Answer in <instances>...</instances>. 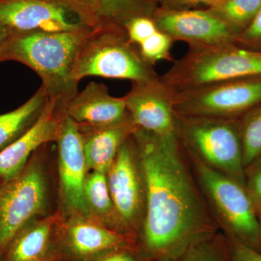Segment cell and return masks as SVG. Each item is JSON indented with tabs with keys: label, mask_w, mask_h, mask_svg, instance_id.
<instances>
[{
	"label": "cell",
	"mask_w": 261,
	"mask_h": 261,
	"mask_svg": "<svg viewBox=\"0 0 261 261\" xmlns=\"http://www.w3.org/2000/svg\"><path fill=\"white\" fill-rule=\"evenodd\" d=\"M128 37L137 46L158 32L152 17L140 16L132 19L125 25Z\"/></svg>",
	"instance_id": "cell-27"
},
{
	"label": "cell",
	"mask_w": 261,
	"mask_h": 261,
	"mask_svg": "<svg viewBox=\"0 0 261 261\" xmlns=\"http://www.w3.org/2000/svg\"><path fill=\"white\" fill-rule=\"evenodd\" d=\"M11 36L12 34L9 29L0 23V63H3L2 56H3V50H4L5 45Z\"/></svg>",
	"instance_id": "cell-31"
},
{
	"label": "cell",
	"mask_w": 261,
	"mask_h": 261,
	"mask_svg": "<svg viewBox=\"0 0 261 261\" xmlns=\"http://www.w3.org/2000/svg\"><path fill=\"white\" fill-rule=\"evenodd\" d=\"M84 200L89 219L118 232L135 235L130 232L117 212L106 173L97 171L88 173L84 185Z\"/></svg>",
	"instance_id": "cell-20"
},
{
	"label": "cell",
	"mask_w": 261,
	"mask_h": 261,
	"mask_svg": "<svg viewBox=\"0 0 261 261\" xmlns=\"http://www.w3.org/2000/svg\"><path fill=\"white\" fill-rule=\"evenodd\" d=\"M174 92L161 79L152 82H132L124 96L126 108L137 128L161 137L175 134Z\"/></svg>",
	"instance_id": "cell-13"
},
{
	"label": "cell",
	"mask_w": 261,
	"mask_h": 261,
	"mask_svg": "<svg viewBox=\"0 0 261 261\" xmlns=\"http://www.w3.org/2000/svg\"><path fill=\"white\" fill-rule=\"evenodd\" d=\"M173 42L167 34L159 30L140 44L139 49L144 60L154 66L159 61H172L171 49Z\"/></svg>",
	"instance_id": "cell-25"
},
{
	"label": "cell",
	"mask_w": 261,
	"mask_h": 261,
	"mask_svg": "<svg viewBox=\"0 0 261 261\" xmlns=\"http://www.w3.org/2000/svg\"><path fill=\"white\" fill-rule=\"evenodd\" d=\"M259 220H260V247H259V250L261 252V217H259Z\"/></svg>",
	"instance_id": "cell-33"
},
{
	"label": "cell",
	"mask_w": 261,
	"mask_h": 261,
	"mask_svg": "<svg viewBox=\"0 0 261 261\" xmlns=\"http://www.w3.org/2000/svg\"><path fill=\"white\" fill-rule=\"evenodd\" d=\"M65 111L48 98L37 122L21 137L0 151V184L14 177L42 147L56 142Z\"/></svg>",
	"instance_id": "cell-14"
},
{
	"label": "cell",
	"mask_w": 261,
	"mask_h": 261,
	"mask_svg": "<svg viewBox=\"0 0 261 261\" xmlns=\"http://www.w3.org/2000/svg\"><path fill=\"white\" fill-rule=\"evenodd\" d=\"M187 156L218 226L226 236L259 250L260 220L246 189L195 158Z\"/></svg>",
	"instance_id": "cell-6"
},
{
	"label": "cell",
	"mask_w": 261,
	"mask_h": 261,
	"mask_svg": "<svg viewBox=\"0 0 261 261\" xmlns=\"http://www.w3.org/2000/svg\"><path fill=\"white\" fill-rule=\"evenodd\" d=\"M253 76H261V51L229 44L190 47L160 79L175 93Z\"/></svg>",
	"instance_id": "cell-5"
},
{
	"label": "cell",
	"mask_w": 261,
	"mask_h": 261,
	"mask_svg": "<svg viewBox=\"0 0 261 261\" xmlns=\"http://www.w3.org/2000/svg\"><path fill=\"white\" fill-rule=\"evenodd\" d=\"M245 188L257 216L261 217V155L245 168Z\"/></svg>",
	"instance_id": "cell-26"
},
{
	"label": "cell",
	"mask_w": 261,
	"mask_h": 261,
	"mask_svg": "<svg viewBox=\"0 0 261 261\" xmlns=\"http://www.w3.org/2000/svg\"><path fill=\"white\" fill-rule=\"evenodd\" d=\"M245 168L261 155V103L239 119Z\"/></svg>",
	"instance_id": "cell-24"
},
{
	"label": "cell",
	"mask_w": 261,
	"mask_h": 261,
	"mask_svg": "<svg viewBox=\"0 0 261 261\" xmlns=\"http://www.w3.org/2000/svg\"><path fill=\"white\" fill-rule=\"evenodd\" d=\"M237 45L255 51H261V9L251 23L239 35Z\"/></svg>",
	"instance_id": "cell-28"
},
{
	"label": "cell",
	"mask_w": 261,
	"mask_h": 261,
	"mask_svg": "<svg viewBox=\"0 0 261 261\" xmlns=\"http://www.w3.org/2000/svg\"><path fill=\"white\" fill-rule=\"evenodd\" d=\"M37 154L14 177L0 184V257L18 231L44 212L45 170Z\"/></svg>",
	"instance_id": "cell-7"
},
{
	"label": "cell",
	"mask_w": 261,
	"mask_h": 261,
	"mask_svg": "<svg viewBox=\"0 0 261 261\" xmlns=\"http://www.w3.org/2000/svg\"><path fill=\"white\" fill-rule=\"evenodd\" d=\"M60 195L67 216L89 218L84 200L88 174L83 142L78 124L65 116L58 140Z\"/></svg>",
	"instance_id": "cell-12"
},
{
	"label": "cell",
	"mask_w": 261,
	"mask_h": 261,
	"mask_svg": "<svg viewBox=\"0 0 261 261\" xmlns=\"http://www.w3.org/2000/svg\"><path fill=\"white\" fill-rule=\"evenodd\" d=\"M79 128L88 171L107 173L120 147L137 127L130 117L126 121L111 126H79Z\"/></svg>",
	"instance_id": "cell-19"
},
{
	"label": "cell",
	"mask_w": 261,
	"mask_h": 261,
	"mask_svg": "<svg viewBox=\"0 0 261 261\" xmlns=\"http://www.w3.org/2000/svg\"><path fill=\"white\" fill-rule=\"evenodd\" d=\"M106 175L117 212L130 232L139 239L145 219L146 189L133 135L120 147Z\"/></svg>",
	"instance_id": "cell-9"
},
{
	"label": "cell",
	"mask_w": 261,
	"mask_h": 261,
	"mask_svg": "<svg viewBox=\"0 0 261 261\" xmlns=\"http://www.w3.org/2000/svg\"><path fill=\"white\" fill-rule=\"evenodd\" d=\"M65 114L79 126H111L130 118L124 97H113L104 84L90 82L70 100Z\"/></svg>",
	"instance_id": "cell-17"
},
{
	"label": "cell",
	"mask_w": 261,
	"mask_h": 261,
	"mask_svg": "<svg viewBox=\"0 0 261 261\" xmlns=\"http://www.w3.org/2000/svg\"><path fill=\"white\" fill-rule=\"evenodd\" d=\"M134 138L145 178V219L139 245L152 261L177 256L219 231L176 134L161 137L137 128Z\"/></svg>",
	"instance_id": "cell-1"
},
{
	"label": "cell",
	"mask_w": 261,
	"mask_h": 261,
	"mask_svg": "<svg viewBox=\"0 0 261 261\" xmlns=\"http://www.w3.org/2000/svg\"><path fill=\"white\" fill-rule=\"evenodd\" d=\"M41 86L32 97L11 112L0 115V151L18 140L37 122L47 102Z\"/></svg>",
	"instance_id": "cell-21"
},
{
	"label": "cell",
	"mask_w": 261,
	"mask_h": 261,
	"mask_svg": "<svg viewBox=\"0 0 261 261\" xmlns=\"http://www.w3.org/2000/svg\"><path fill=\"white\" fill-rule=\"evenodd\" d=\"M95 261H152L146 256L140 245L109 252Z\"/></svg>",
	"instance_id": "cell-30"
},
{
	"label": "cell",
	"mask_w": 261,
	"mask_h": 261,
	"mask_svg": "<svg viewBox=\"0 0 261 261\" xmlns=\"http://www.w3.org/2000/svg\"><path fill=\"white\" fill-rule=\"evenodd\" d=\"M226 237L229 243L231 261H261L260 250H255L237 239Z\"/></svg>",
	"instance_id": "cell-29"
},
{
	"label": "cell",
	"mask_w": 261,
	"mask_h": 261,
	"mask_svg": "<svg viewBox=\"0 0 261 261\" xmlns=\"http://www.w3.org/2000/svg\"><path fill=\"white\" fill-rule=\"evenodd\" d=\"M155 261H231L229 243L224 233L217 231L192 244L177 256Z\"/></svg>",
	"instance_id": "cell-22"
},
{
	"label": "cell",
	"mask_w": 261,
	"mask_h": 261,
	"mask_svg": "<svg viewBox=\"0 0 261 261\" xmlns=\"http://www.w3.org/2000/svg\"><path fill=\"white\" fill-rule=\"evenodd\" d=\"M73 15L81 23L94 29L115 24L125 27L132 19L152 17L154 5L148 0H43Z\"/></svg>",
	"instance_id": "cell-16"
},
{
	"label": "cell",
	"mask_w": 261,
	"mask_h": 261,
	"mask_svg": "<svg viewBox=\"0 0 261 261\" xmlns=\"http://www.w3.org/2000/svg\"><path fill=\"white\" fill-rule=\"evenodd\" d=\"M61 216L58 212L32 220L15 235L1 261H63L56 238Z\"/></svg>",
	"instance_id": "cell-18"
},
{
	"label": "cell",
	"mask_w": 261,
	"mask_h": 261,
	"mask_svg": "<svg viewBox=\"0 0 261 261\" xmlns=\"http://www.w3.org/2000/svg\"><path fill=\"white\" fill-rule=\"evenodd\" d=\"M175 134L185 153L224 173L245 188V166L239 119L175 114Z\"/></svg>",
	"instance_id": "cell-4"
},
{
	"label": "cell",
	"mask_w": 261,
	"mask_h": 261,
	"mask_svg": "<svg viewBox=\"0 0 261 261\" xmlns=\"http://www.w3.org/2000/svg\"><path fill=\"white\" fill-rule=\"evenodd\" d=\"M173 4L178 6H189V5H197L205 4L212 5L216 0H171Z\"/></svg>",
	"instance_id": "cell-32"
},
{
	"label": "cell",
	"mask_w": 261,
	"mask_h": 261,
	"mask_svg": "<svg viewBox=\"0 0 261 261\" xmlns=\"http://www.w3.org/2000/svg\"><path fill=\"white\" fill-rule=\"evenodd\" d=\"M261 103V76L227 81L173 94L175 114L240 119Z\"/></svg>",
	"instance_id": "cell-8"
},
{
	"label": "cell",
	"mask_w": 261,
	"mask_h": 261,
	"mask_svg": "<svg viewBox=\"0 0 261 261\" xmlns=\"http://www.w3.org/2000/svg\"><path fill=\"white\" fill-rule=\"evenodd\" d=\"M56 243L63 261H95L109 252L139 245L137 236L114 231L84 216H61Z\"/></svg>",
	"instance_id": "cell-10"
},
{
	"label": "cell",
	"mask_w": 261,
	"mask_h": 261,
	"mask_svg": "<svg viewBox=\"0 0 261 261\" xmlns=\"http://www.w3.org/2000/svg\"><path fill=\"white\" fill-rule=\"evenodd\" d=\"M211 11L240 34L251 23L261 9V0H216Z\"/></svg>",
	"instance_id": "cell-23"
},
{
	"label": "cell",
	"mask_w": 261,
	"mask_h": 261,
	"mask_svg": "<svg viewBox=\"0 0 261 261\" xmlns=\"http://www.w3.org/2000/svg\"><path fill=\"white\" fill-rule=\"evenodd\" d=\"M91 29L84 27L69 32L15 34L5 45L2 61L18 62L35 72L48 98L65 111L79 93V84L72 79V73Z\"/></svg>",
	"instance_id": "cell-2"
},
{
	"label": "cell",
	"mask_w": 261,
	"mask_h": 261,
	"mask_svg": "<svg viewBox=\"0 0 261 261\" xmlns=\"http://www.w3.org/2000/svg\"><path fill=\"white\" fill-rule=\"evenodd\" d=\"M88 76L147 82L159 80L153 66L142 58L125 27L105 25L91 29L77 57L72 79L76 83Z\"/></svg>",
	"instance_id": "cell-3"
},
{
	"label": "cell",
	"mask_w": 261,
	"mask_h": 261,
	"mask_svg": "<svg viewBox=\"0 0 261 261\" xmlns=\"http://www.w3.org/2000/svg\"><path fill=\"white\" fill-rule=\"evenodd\" d=\"M68 15L71 14L43 0H0V23L9 29L12 36L33 32H69L86 27Z\"/></svg>",
	"instance_id": "cell-15"
},
{
	"label": "cell",
	"mask_w": 261,
	"mask_h": 261,
	"mask_svg": "<svg viewBox=\"0 0 261 261\" xmlns=\"http://www.w3.org/2000/svg\"><path fill=\"white\" fill-rule=\"evenodd\" d=\"M156 27L190 47L236 44L240 33L215 13L204 10H163L152 15Z\"/></svg>",
	"instance_id": "cell-11"
}]
</instances>
